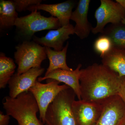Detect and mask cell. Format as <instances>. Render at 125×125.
<instances>
[{"instance_id":"cell-9","label":"cell","mask_w":125,"mask_h":125,"mask_svg":"<svg viewBox=\"0 0 125 125\" xmlns=\"http://www.w3.org/2000/svg\"><path fill=\"white\" fill-rule=\"evenodd\" d=\"M103 109L95 125H120L125 116V105L118 95L103 104Z\"/></svg>"},{"instance_id":"cell-21","label":"cell","mask_w":125,"mask_h":125,"mask_svg":"<svg viewBox=\"0 0 125 125\" xmlns=\"http://www.w3.org/2000/svg\"><path fill=\"white\" fill-rule=\"evenodd\" d=\"M14 3L18 12H21L32 6L40 4L42 0H14Z\"/></svg>"},{"instance_id":"cell-19","label":"cell","mask_w":125,"mask_h":125,"mask_svg":"<svg viewBox=\"0 0 125 125\" xmlns=\"http://www.w3.org/2000/svg\"><path fill=\"white\" fill-rule=\"evenodd\" d=\"M16 67L13 59L6 56L1 52L0 55V88H5L13 75Z\"/></svg>"},{"instance_id":"cell-23","label":"cell","mask_w":125,"mask_h":125,"mask_svg":"<svg viewBox=\"0 0 125 125\" xmlns=\"http://www.w3.org/2000/svg\"><path fill=\"white\" fill-rule=\"evenodd\" d=\"M10 116L4 114L1 111L0 112V125H8L10 122Z\"/></svg>"},{"instance_id":"cell-13","label":"cell","mask_w":125,"mask_h":125,"mask_svg":"<svg viewBox=\"0 0 125 125\" xmlns=\"http://www.w3.org/2000/svg\"><path fill=\"white\" fill-rule=\"evenodd\" d=\"M90 2V0H80L71 17L70 20L76 23L74 27V33L81 39L88 37L93 28L88 19Z\"/></svg>"},{"instance_id":"cell-16","label":"cell","mask_w":125,"mask_h":125,"mask_svg":"<svg viewBox=\"0 0 125 125\" xmlns=\"http://www.w3.org/2000/svg\"><path fill=\"white\" fill-rule=\"evenodd\" d=\"M69 45V42H67L66 46L60 51H56L50 48L45 47L46 54L49 59V64L45 76L58 69L67 71L73 70L72 68L67 66L66 63V53Z\"/></svg>"},{"instance_id":"cell-3","label":"cell","mask_w":125,"mask_h":125,"mask_svg":"<svg viewBox=\"0 0 125 125\" xmlns=\"http://www.w3.org/2000/svg\"><path fill=\"white\" fill-rule=\"evenodd\" d=\"M75 93L71 88L62 90L49 105L45 115L46 125H76L72 110Z\"/></svg>"},{"instance_id":"cell-25","label":"cell","mask_w":125,"mask_h":125,"mask_svg":"<svg viewBox=\"0 0 125 125\" xmlns=\"http://www.w3.org/2000/svg\"><path fill=\"white\" fill-rule=\"evenodd\" d=\"M120 125H125V116L123 118V120L122 121Z\"/></svg>"},{"instance_id":"cell-12","label":"cell","mask_w":125,"mask_h":125,"mask_svg":"<svg viewBox=\"0 0 125 125\" xmlns=\"http://www.w3.org/2000/svg\"><path fill=\"white\" fill-rule=\"evenodd\" d=\"M81 64H79L75 70L67 71L58 69L49 73L46 76L38 78V81L41 82L47 79L54 80L59 83H64L73 90L78 98L81 100L80 78L81 73Z\"/></svg>"},{"instance_id":"cell-18","label":"cell","mask_w":125,"mask_h":125,"mask_svg":"<svg viewBox=\"0 0 125 125\" xmlns=\"http://www.w3.org/2000/svg\"><path fill=\"white\" fill-rule=\"evenodd\" d=\"M109 37L113 46L125 51V25L122 23L111 24L102 33Z\"/></svg>"},{"instance_id":"cell-1","label":"cell","mask_w":125,"mask_h":125,"mask_svg":"<svg viewBox=\"0 0 125 125\" xmlns=\"http://www.w3.org/2000/svg\"><path fill=\"white\" fill-rule=\"evenodd\" d=\"M81 70V100L103 104L108 99L118 95L121 78L115 72L103 64L97 63Z\"/></svg>"},{"instance_id":"cell-24","label":"cell","mask_w":125,"mask_h":125,"mask_svg":"<svg viewBox=\"0 0 125 125\" xmlns=\"http://www.w3.org/2000/svg\"><path fill=\"white\" fill-rule=\"evenodd\" d=\"M115 1L120 4L125 10V0H116Z\"/></svg>"},{"instance_id":"cell-15","label":"cell","mask_w":125,"mask_h":125,"mask_svg":"<svg viewBox=\"0 0 125 125\" xmlns=\"http://www.w3.org/2000/svg\"><path fill=\"white\" fill-rule=\"evenodd\" d=\"M102 64L118 74L125 76V51L113 46L108 52L101 57Z\"/></svg>"},{"instance_id":"cell-2","label":"cell","mask_w":125,"mask_h":125,"mask_svg":"<svg viewBox=\"0 0 125 125\" xmlns=\"http://www.w3.org/2000/svg\"><path fill=\"white\" fill-rule=\"evenodd\" d=\"M6 114L14 118L19 125H44L37 117L39 111L38 105L31 93L21 94L15 98L9 96L2 103Z\"/></svg>"},{"instance_id":"cell-5","label":"cell","mask_w":125,"mask_h":125,"mask_svg":"<svg viewBox=\"0 0 125 125\" xmlns=\"http://www.w3.org/2000/svg\"><path fill=\"white\" fill-rule=\"evenodd\" d=\"M15 62L18 65V74L33 68L41 67L43 61L47 58L45 47L33 41H25L16 47Z\"/></svg>"},{"instance_id":"cell-11","label":"cell","mask_w":125,"mask_h":125,"mask_svg":"<svg viewBox=\"0 0 125 125\" xmlns=\"http://www.w3.org/2000/svg\"><path fill=\"white\" fill-rule=\"evenodd\" d=\"M74 34V27L69 24L58 29L50 30L44 37L40 38L34 36L33 39L39 45L60 51L64 48L65 42L70 38L71 35Z\"/></svg>"},{"instance_id":"cell-17","label":"cell","mask_w":125,"mask_h":125,"mask_svg":"<svg viewBox=\"0 0 125 125\" xmlns=\"http://www.w3.org/2000/svg\"><path fill=\"white\" fill-rule=\"evenodd\" d=\"M13 0L0 1V28L7 29L15 26L18 14Z\"/></svg>"},{"instance_id":"cell-4","label":"cell","mask_w":125,"mask_h":125,"mask_svg":"<svg viewBox=\"0 0 125 125\" xmlns=\"http://www.w3.org/2000/svg\"><path fill=\"white\" fill-rule=\"evenodd\" d=\"M15 26L16 31L24 41H30L35 33L47 30L58 29L62 27L57 18L46 17L35 10L25 16L18 18Z\"/></svg>"},{"instance_id":"cell-8","label":"cell","mask_w":125,"mask_h":125,"mask_svg":"<svg viewBox=\"0 0 125 125\" xmlns=\"http://www.w3.org/2000/svg\"><path fill=\"white\" fill-rule=\"evenodd\" d=\"M103 109V104L75 100L72 110L76 125H96Z\"/></svg>"},{"instance_id":"cell-10","label":"cell","mask_w":125,"mask_h":125,"mask_svg":"<svg viewBox=\"0 0 125 125\" xmlns=\"http://www.w3.org/2000/svg\"><path fill=\"white\" fill-rule=\"evenodd\" d=\"M45 70L42 67L33 68L21 74H14L8 83L9 96L15 98L21 94L29 91Z\"/></svg>"},{"instance_id":"cell-6","label":"cell","mask_w":125,"mask_h":125,"mask_svg":"<svg viewBox=\"0 0 125 125\" xmlns=\"http://www.w3.org/2000/svg\"><path fill=\"white\" fill-rule=\"evenodd\" d=\"M46 83L36 81L29 91L32 94L38 105L40 120L45 125V115L50 104L60 92L70 88L68 85H60V83L54 80L47 79Z\"/></svg>"},{"instance_id":"cell-22","label":"cell","mask_w":125,"mask_h":125,"mask_svg":"<svg viewBox=\"0 0 125 125\" xmlns=\"http://www.w3.org/2000/svg\"><path fill=\"white\" fill-rule=\"evenodd\" d=\"M118 95L125 105V76L121 78L120 84L118 90Z\"/></svg>"},{"instance_id":"cell-7","label":"cell","mask_w":125,"mask_h":125,"mask_svg":"<svg viewBox=\"0 0 125 125\" xmlns=\"http://www.w3.org/2000/svg\"><path fill=\"white\" fill-rule=\"evenodd\" d=\"M94 17L97 24L92 29V32L94 34L102 33L108 24H117L121 23L125 19V10L116 1L101 0V5L96 10Z\"/></svg>"},{"instance_id":"cell-26","label":"cell","mask_w":125,"mask_h":125,"mask_svg":"<svg viewBox=\"0 0 125 125\" xmlns=\"http://www.w3.org/2000/svg\"><path fill=\"white\" fill-rule=\"evenodd\" d=\"M122 23L123 24H125V19H124V20H123V21L122 22Z\"/></svg>"},{"instance_id":"cell-14","label":"cell","mask_w":125,"mask_h":125,"mask_svg":"<svg viewBox=\"0 0 125 125\" xmlns=\"http://www.w3.org/2000/svg\"><path fill=\"white\" fill-rule=\"evenodd\" d=\"M74 1L67 0L61 3L52 4H41L32 6L27 10H44L48 12L53 17L57 18L62 27L69 24L70 20L74 6Z\"/></svg>"},{"instance_id":"cell-20","label":"cell","mask_w":125,"mask_h":125,"mask_svg":"<svg viewBox=\"0 0 125 125\" xmlns=\"http://www.w3.org/2000/svg\"><path fill=\"white\" fill-rule=\"evenodd\" d=\"M112 47L111 39L109 37L103 34L96 39L94 45V51L100 54L101 57L108 52Z\"/></svg>"}]
</instances>
